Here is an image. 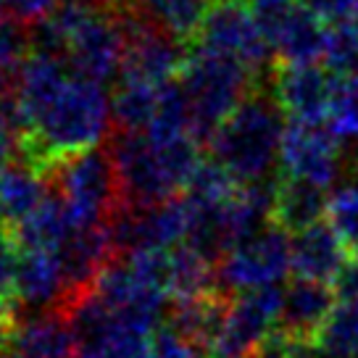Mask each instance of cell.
I'll return each instance as SVG.
<instances>
[{
    "instance_id": "3",
    "label": "cell",
    "mask_w": 358,
    "mask_h": 358,
    "mask_svg": "<svg viewBox=\"0 0 358 358\" xmlns=\"http://www.w3.org/2000/svg\"><path fill=\"white\" fill-rule=\"evenodd\" d=\"M177 79L190 103V134L208 145L224 119L261 87L264 77L232 56L190 48Z\"/></svg>"
},
{
    "instance_id": "21",
    "label": "cell",
    "mask_w": 358,
    "mask_h": 358,
    "mask_svg": "<svg viewBox=\"0 0 358 358\" xmlns=\"http://www.w3.org/2000/svg\"><path fill=\"white\" fill-rule=\"evenodd\" d=\"M166 32L190 45L211 0H134Z\"/></svg>"
},
{
    "instance_id": "18",
    "label": "cell",
    "mask_w": 358,
    "mask_h": 358,
    "mask_svg": "<svg viewBox=\"0 0 358 358\" xmlns=\"http://www.w3.org/2000/svg\"><path fill=\"white\" fill-rule=\"evenodd\" d=\"M74 229H77V224H74V216L69 211L66 201L50 187L43 206L29 219H24L19 227H13L11 235L19 248H50V250H58Z\"/></svg>"
},
{
    "instance_id": "23",
    "label": "cell",
    "mask_w": 358,
    "mask_h": 358,
    "mask_svg": "<svg viewBox=\"0 0 358 358\" xmlns=\"http://www.w3.org/2000/svg\"><path fill=\"white\" fill-rule=\"evenodd\" d=\"M327 222L337 229L350 250H358V177L337 182L327 203Z\"/></svg>"
},
{
    "instance_id": "5",
    "label": "cell",
    "mask_w": 358,
    "mask_h": 358,
    "mask_svg": "<svg viewBox=\"0 0 358 358\" xmlns=\"http://www.w3.org/2000/svg\"><path fill=\"white\" fill-rule=\"evenodd\" d=\"M190 48L237 58L258 77H268L271 64H277L274 48L248 0H211Z\"/></svg>"
},
{
    "instance_id": "9",
    "label": "cell",
    "mask_w": 358,
    "mask_h": 358,
    "mask_svg": "<svg viewBox=\"0 0 358 358\" xmlns=\"http://www.w3.org/2000/svg\"><path fill=\"white\" fill-rule=\"evenodd\" d=\"M119 185H122L124 203L129 206H156L169 198L179 195L166 171L161 166L156 143L148 137V132H124L113 129L108 137Z\"/></svg>"
},
{
    "instance_id": "31",
    "label": "cell",
    "mask_w": 358,
    "mask_h": 358,
    "mask_svg": "<svg viewBox=\"0 0 358 358\" xmlns=\"http://www.w3.org/2000/svg\"><path fill=\"white\" fill-rule=\"evenodd\" d=\"M19 156H22V134L0 113V169L8 166Z\"/></svg>"
},
{
    "instance_id": "4",
    "label": "cell",
    "mask_w": 358,
    "mask_h": 358,
    "mask_svg": "<svg viewBox=\"0 0 358 358\" xmlns=\"http://www.w3.org/2000/svg\"><path fill=\"white\" fill-rule=\"evenodd\" d=\"M45 177L66 201L77 227L108 222L124 203L108 143L61 158L45 171Z\"/></svg>"
},
{
    "instance_id": "15",
    "label": "cell",
    "mask_w": 358,
    "mask_h": 358,
    "mask_svg": "<svg viewBox=\"0 0 358 358\" xmlns=\"http://www.w3.org/2000/svg\"><path fill=\"white\" fill-rule=\"evenodd\" d=\"M50 192V182L24 156L0 169V219L13 229L29 219Z\"/></svg>"
},
{
    "instance_id": "27",
    "label": "cell",
    "mask_w": 358,
    "mask_h": 358,
    "mask_svg": "<svg viewBox=\"0 0 358 358\" xmlns=\"http://www.w3.org/2000/svg\"><path fill=\"white\" fill-rule=\"evenodd\" d=\"M16 264H19V245L11 229H0V306L16 301Z\"/></svg>"
},
{
    "instance_id": "35",
    "label": "cell",
    "mask_w": 358,
    "mask_h": 358,
    "mask_svg": "<svg viewBox=\"0 0 358 358\" xmlns=\"http://www.w3.org/2000/svg\"><path fill=\"white\" fill-rule=\"evenodd\" d=\"M119 3H124V0H111V6H119Z\"/></svg>"
},
{
    "instance_id": "8",
    "label": "cell",
    "mask_w": 358,
    "mask_h": 358,
    "mask_svg": "<svg viewBox=\"0 0 358 358\" xmlns=\"http://www.w3.org/2000/svg\"><path fill=\"white\" fill-rule=\"evenodd\" d=\"M280 166L287 177H301L332 187L345 171L343 140L329 127L290 119L282 134Z\"/></svg>"
},
{
    "instance_id": "12",
    "label": "cell",
    "mask_w": 358,
    "mask_h": 358,
    "mask_svg": "<svg viewBox=\"0 0 358 358\" xmlns=\"http://www.w3.org/2000/svg\"><path fill=\"white\" fill-rule=\"evenodd\" d=\"M16 301L24 311H61L66 301V277L58 250L19 248L16 264Z\"/></svg>"
},
{
    "instance_id": "2",
    "label": "cell",
    "mask_w": 358,
    "mask_h": 358,
    "mask_svg": "<svg viewBox=\"0 0 358 358\" xmlns=\"http://www.w3.org/2000/svg\"><path fill=\"white\" fill-rule=\"evenodd\" d=\"M285 127V111L277 98L258 87L216 129L208 143L211 158H216L240 185L266 179L280 164Z\"/></svg>"
},
{
    "instance_id": "25",
    "label": "cell",
    "mask_w": 358,
    "mask_h": 358,
    "mask_svg": "<svg viewBox=\"0 0 358 358\" xmlns=\"http://www.w3.org/2000/svg\"><path fill=\"white\" fill-rule=\"evenodd\" d=\"M322 61L335 77L358 74V32L353 24H329Z\"/></svg>"
},
{
    "instance_id": "17",
    "label": "cell",
    "mask_w": 358,
    "mask_h": 358,
    "mask_svg": "<svg viewBox=\"0 0 358 358\" xmlns=\"http://www.w3.org/2000/svg\"><path fill=\"white\" fill-rule=\"evenodd\" d=\"M327 203H329L327 187L301 177H287L280 171V187H277L271 222L280 224L290 235H295L311 224L324 222Z\"/></svg>"
},
{
    "instance_id": "1",
    "label": "cell",
    "mask_w": 358,
    "mask_h": 358,
    "mask_svg": "<svg viewBox=\"0 0 358 358\" xmlns=\"http://www.w3.org/2000/svg\"><path fill=\"white\" fill-rule=\"evenodd\" d=\"M113 108L106 85L71 74L58 98L22 137V156L48 171L56 161L103 145L111 137Z\"/></svg>"
},
{
    "instance_id": "24",
    "label": "cell",
    "mask_w": 358,
    "mask_h": 358,
    "mask_svg": "<svg viewBox=\"0 0 358 358\" xmlns=\"http://www.w3.org/2000/svg\"><path fill=\"white\" fill-rule=\"evenodd\" d=\"M327 122H329V129L343 143H356L358 140V74L340 77Z\"/></svg>"
},
{
    "instance_id": "14",
    "label": "cell",
    "mask_w": 358,
    "mask_h": 358,
    "mask_svg": "<svg viewBox=\"0 0 358 358\" xmlns=\"http://www.w3.org/2000/svg\"><path fill=\"white\" fill-rule=\"evenodd\" d=\"M348 258L345 240L327 219L292 235V271L298 277L332 285Z\"/></svg>"
},
{
    "instance_id": "33",
    "label": "cell",
    "mask_w": 358,
    "mask_h": 358,
    "mask_svg": "<svg viewBox=\"0 0 358 358\" xmlns=\"http://www.w3.org/2000/svg\"><path fill=\"white\" fill-rule=\"evenodd\" d=\"M58 6H74V8H87V11H103V8H111V0H58Z\"/></svg>"
},
{
    "instance_id": "34",
    "label": "cell",
    "mask_w": 358,
    "mask_h": 358,
    "mask_svg": "<svg viewBox=\"0 0 358 358\" xmlns=\"http://www.w3.org/2000/svg\"><path fill=\"white\" fill-rule=\"evenodd\" d=\"M350 24H353V29L358 32V8H356V13H353V19H350Z\"/></svg>"
},
{
    "instance_id": "16",
    "label": "cell",
    "mask_w": 358,
    "mask_h": 358,
    "mask_svg": "<svg viewBox=\"0 0 358 358\" xmlns=\"http://www.w3.org/2000/svg\"><path fill=\"white\" fill-rule=\"evenodd\" d=\"M229 303L232 298L224 290H213L201 298H190V301H171L169 324L174 327L179 335L187 337L203 356H208L216 337L222 332Z\"/></svg>"
},
{
    "instance_id": "32",
    "label": "cell",
    "mask_w": 358,
    "mask_h": 358,
    "mask_svg": "<svg viewBox=\"0 0 358 358\" xmlns=\"http://www.w3.org/2000/svg\"><path fill=\"white\" fill-rule=\"evenodd\" d=\"M337 301H350L358 298V258H348L345 266L337 271V277L332 280Z\"/></svg>"
},
{
    "instance_id": "19",
    "label": "cell",
    "mask_w": 358,
    "mask_h": 358,
    "mask_svg": "<svg viewBox=\"0 0 358 358\" xmlns=\"http://www.w3.org/2000/svg\"><path fill=\"white\" fill-rule=\"evenodd\" d=\"M219 290L216 280V264L201 256L187 243L171 248L169 253V280L166 292L171 301H190L208 292Z\"/></svg>"
},
{
    "instance_id": "26",
    "label": "cell",
    "mask_w": 358,
    "mask_h": 358,
    "mask_svg": "<svg viewBox=\"0 0 358 358\" xmlns=\"http://www.w3.org/2000/svg\"><path fill=\"white\" fill-rule=\"evenodd\" d=\"M32 53L29 27L11 16H0V77L16 74Z\"/></svg>"
},
{
    "instance_id": "37",
    "label": "cell",
    "mask_w": 358,
    "mask_h": 358,
    "mask_svg": "<svg viewBox=\"0 0 358 358\" xmlns=\"http://www.w3.org/2000/svg\"><path fill=\"white\" fill-rule=\"evenodd\" d=\"M356 253H358V250H356Z\"/></svg>"
},
{
    "instance_id": "28",
    "label": "cell",
    "mask_w": 358,
    "mask_h": 358,
    "mask_svg": "<svg viewBox=\"0 0 358 358\" xmlns=\"http://www.w3.org/2000/svg\"><path fill=\"white\" fill-rule=\"evenodd\" d=\"M203 353L171 324H161L150 335V358H201Z\"/></svg>"
},
{
    "instance_id": "10",
    "label": "cell",
    "mask_w": 358,
    "mask_h": 358,
    "mask_svg": "<svg viewBox=\"0 0 358 358\" xmlns=\"http://www.w3.org/2000/svg\"><path fill=\"white\" fill-rule=\"evenodd\" d=\"M268 82L287 119L319 124L329 116L340 77L324 64H274Z\"/></svg>"
},
{
    "instance_id": "11",
    "label": "cell",
    "mask_w": 358,
    "mask_h": 358,
    "mask_svg": "<svg viewBox=\"0 0 358 358\" xmlns=\"http://www.w3.org/2000/svg\"><path fill=\"white\" fill-rule=\"evenodd\" d=\"M261 27L274 48L277 64H316L324 58L329 24L303 0H295Z\"/></svg>"
},
{
    "instance_id": "30",
    "label": "cell",
    "mask_w": 358,
    "mask_h": 358,
    "mask_svg": "<svg viewBox=\"0 0 358 358\" xmlns=\"http://www.w3.org/2000/svg\"><path fill=\"white\" fill-rule=\"evenodd\" d=\"M308 6L327 24H350L358 8V0H308Z\"/></svg>"
},
{
    "instance_id": "13",
    "label": "cell",
    "mask_w": 358,
    "mask_h": 358,
    "mask_svg": "<svg viewBox=\"0 0 358 358\" xmlns=\"http://www.w3.org/2000/svg\"><path fill=\"white\" fill-rule=\"evenodd\" d=\"M335 303L337 295L329 282L295 277L285 287L280 329L290 337H316L329 319Z\"/></svg>"
},
{
    "instance_id": "7",
    "label": "cell",
    "mask_w": 358,
    "mask_h": 358,
    "mask_svg": "<svg viewBox=\"0 0 358 358\" xmlns=\"http://www.w3.org/2000/svg\"><path fill=\"white\" fill-rule=\"evenodd\" d=\"M282 298H285L282 285H264V287L235 292L208 358L253 356L256 348L274 332V324H280Z\"/></svg>"
},
{
    "instance_id": "22",
    "label": "cell",
    "mask_w": 358,
    "mask_h": 358,
    "mask_svg": "<svg viewBox=\"0 0 358 358\" xmlns=\"http://www.w3.org/2000/svg\"><path fill=\"white\" fill-rule=\"evenodd\" d=\"M316 340L340 356L358 358V298L337 301Z\"/></svg>"
},
{
    "instance_id": "29",
    "label": "cell",
    "mask_w": 358,
    "mask_h": 358,
    "mask_svg": "<svg viewBox=\"0 0 358 358\" xmlns=\"http://www.w3.org/2000/svg\"><path fill=\"white\" fill-rule=\"evenodd\" d=\"M58 8V0H3V11L24 27H34V24L50 19Z\"/></svg>"
},
{
    "instance_id": "20",
    "label": "cell",
    "mask_w": 358,
    "mask_h": 358,
    "mask_svg": "<svg viewBox=\"0 0 358 358\" xmlns=\"http://www.w3.org/2000/svg\"><path fill=\"white\" fill-rule=\"evenodd\" d=\"M158 106V87L132 79H116V92L111 98L113 127L124 132H145Z\"/></svg>"
},
{
    "instance_id": "36",
    "label": "cell",
    "mask_w": 358,
    "mask_h": 358,
    "mask_svg": "<svg viewBox=\"0 0 358 358\" xmlns=\"http://www.w3.org/2000/svg\"><path fill=\"white\" fill-rule=\"evenodd\" d=\"M303 3H308V0H303Z\"/></svg>"
},
{
    "instance_id": "6",
    "label": "cell",
    "mask_w": 358,
    "mask_h": 358,
    "mask_svg": "<svg viewBox=\"0 0 358 358\" xmlns=\"http://www.w3.org/2000/svg\"><path fill=\"white\" fill-rule=\"evenodd\" d=\"M292 271V235L280 224H268L253 237L237 243L216 264L219 290L243 292L264 285H282Z\"/></svg>"
}]
</instances>
